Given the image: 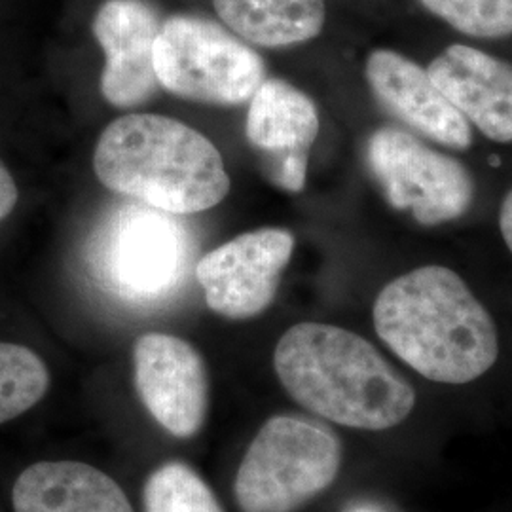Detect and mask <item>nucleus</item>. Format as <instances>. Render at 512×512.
Here are the masks:
<instances>
[{"label":"nucleus","instance_id":"obj_18","mask_svg":"<svg viewBox=\"0 0 512 512\" xmlns=\"http://www.w3.org/2000/svg\"><path fill=\"white\" fill-rule=\"evenodd\" d=\"M433 16L475 38L512 37V0H420Z\"/></svg>","mask_w":512,"mask_h":512},{"label":"nucleus","instance_id":"obj_11","mask_svg":"<svg viewBox=\"0 0 512 512\" xmlns=\"http://www.w3.org/2000/svg\"><path fill=\"white\" fill-rule=\"evenodd\" d=\"M245 133L266 156L270 181L287 192H300L308 177L310 148L319 135V112L310 97L287 80H264L249 101Z\"/></svg>","mask_w":512,"mask_h":512},{"label":"nucleus","instance_id":"obj_16","mask_svg":"<svg viewBox=\"0 0 512 512\" xmlns=\"http://www.w3.org/2000/svg\"><path fill=\"white\" fill-rule=\"evenodd\" d=\"M50 387V370L33 349L0 342V425L35 408Z\"/></svg>","mask_w":512,"mask_h":512},{"label":"nucleus","instance_id":"obj_12","mask_svg":"<svg viewBox=\"0 0 512 512\" xmlns=\"http://www.w3.org/2000/svg\"><path fill=\"white\" fill-rule=\"evenodd\" d=\"M365 74L378 103L404 126L444 147H471V124L442 95L427 69L395 50L380 48L368 55Z\"/></svg>","mask_w":512,"mask_h":512},{"label":"nucleus","instance_id":"obj_10","mask_svg":"<svg viewBox=\"0 0 512 512\" xmlns=\"http://www.w3.org/2000/svg\"><path fill=\"white\" fill-rule=\"evenodd\" d=\"M160 19L147 0H107L93 18V35L105 52L103 97L116 109H133L158 90L154 44Z\"/></svg>","mask_w":512,"mask_h":512},{"label":"nucleus","instance_id":"obj_7","mask_svg":"<svg viewBox=\"0 0 512 512\" xmlns=\"http://www.w3.org/2000/svg\"><path fill=\"white\" fill-rule=\"evenodd\" d=\"M366 164L391 207L421 226L459 219L475 200V179L465 165L403 129H376L366 141Z\"/></svg>","mask_w":512,"mask_h":512},{"label":"nucleus","instance_id":"obj_20","mask_svg":"<svg viewBox=\"0 0 512 512\" xmlns=\"http://www.w3.org/2000/svg\"><path fill=\"white\" fill-rule=\"evenodd\" d=\"M499 230L512 253V188L499 209Z\"/></svg>","mask_w":512,"mask_h":512},{"label":"nucleus","instance_id":"obj_1","mask_svg":"<svg viewBox=\"0 0 512 512\" xmlns=\"http://www.w3.org/2000/svg\"><path fill=\"white\" fill-rule=\"evenodd\" d=\"M372 317L385 346L437 384L475 382L499 355L492 315L446 266H421L389 281Z\"/></svg>","mask_w":512,"mask_h":512},{"label":"nucleus","instance_id":"obj_15","mask_svg":"<svg viewBox=\"0 0 512 512\" xmlns=\"http://www.w3.org/2000/svg\"><path fill=\"white\" fill-rule=\"evenodd\" d=\"M220 21L262 48L308 42L323 31L325 0H213Z\"/></svg>","mask_w":512,"mask_h":512},{"label":"nucleus","instance_id":"obj_14","mask_svg":"<svg viewBox=\"0 0 512 512\" xmlns=\"http://www.w3.org/2000/svg\"><path fill=\"white\" fill-rule=\"evenodd\" d=\"M12 507L14 512H133L116 480L78 461H40L21 471Z\"/></svg>","mask_w":512,"mask_h":512},{"label":"nucleus","instance_id":"obj_3","mask_svg":"<svg viewBox=\"0 0 512 512\" xmlns=\"http://www.w3.org/2000/svg\"><path fill=\"white\" fill-rule=\"evenodd\" d=\"M93 169L109 190L171 215L219 205L230 177L217 147L190 126L160 114H126L101 133Z\"/></svg>","mask_w":512,"mask_h":512},{"label":"nucleus","instance_id":"obj_8","mask_svg":"<svg viewBox=\"0 0 512 512\" xmlns=\"http://www.w3.org/2000/svg\"><path fill=\"white\" fill-rule=\"evenodd\" d=\"M294 251L283 228H260L226 241L196 264L205 304L226 319H251L268 310Z\"/></svg>","mask_w":512,"mask_h":512},{"label":"nucleus","instance_id":"obj_4","mask_svg":"<svg viewBox=\"0 0 512 512\" xmlns=\"http://www.w3.org/2000/svg\"><path fill=\"white\" fill-rule=\"evenodd\" d=\"M342 459V442L329 427L294 414L270 418L239 463V511H302L334 484Z\"/></svg>","mask_w":512,"mask_h":512},{"label":"nucleus","instance_id":"obj_19","mask_svg":"<svg viewBox=\"0 0 512 512\" xmlns=\"http://www.w3.org/2000/svg\"><path fill=\"white\" fill-rule=\"evenodd\" d=\"M19 192L14 177L10 175V171L0 162V220L8 217L16 203H18Z\"/></svg>","mask_w":512,"mask_h":512},{"label":"nucleus","instance_id":"obj_13","mask_svg":"<svg viewBox=\"0 0 512 512\" xmlns=\"http://www.w3.org/2000/svg\"><path fill=\"white\" fill-rule=\"evenodd\" d=\"M427 73L469 124L495 143H512V63L452 44Z\"/></svg>","mask_w":512,"mask_h":512},{"label":"nucleus","instance_id":"obj_6","mask_svg":"<svg viewBox=\"0 0 512 512\" xmlns=\"http://www.w3.org/2000/svg\"><path fill=\"white\" fill-rule=\"evenodd\" d=\"M175 217L143 203L112 211L90 245V262L101 283L135 302L175 291L194 253L188 230Z\"/></svg>","mask_w":512,"mask_h":512},{"label":"nucleus","instance_id":"obj_17","mask_svg":"<svg viewBox=\"0 0 512 512\" xmlns=\"http://www.w3.org/2000/svg\"><path fill=\"white\" fill-rule=\"evenodd\" d=\"M143 505L145 512H224L202 476L179 461L165 463L150 473Z\"/></svg>","mask_w":512,"mask_h":512},{"label":"nucleus","instance_id":"obj_2","mask_svg":"<svg viewBox=\"0 0 512 512\" xmlns=\"http://www.w3.org/2000/svg\"><path fill=\"white\" fill-rule=\"evenodd\" d=\"M277 378L293 401L323 420L387 431L416 406V391L368 340L325 323H298L277 342Z\"/></svg>","mask_w":512,"mask_h":512},{"label":"nucleus","instance_id":"obj_5","mask_svg":"<svg viewBox=\"0 0 512 512\" xmlns=\"http://www.w3.org/2000/svg\"><path fill=\"white\" fill-rule=\"evenodd\" d=\"M158 84L207 105L249 103L266 80L264 59L213 19L177 14L162 21L154 44Z\"/></svg>","mask_w":512,"mask_h":512},{"label":"nucleus","instance_id":"obj_9","mask_svg":"<svg viewBox=\"0 0 512 512\" xmlns=\"http://www.w3.org/2000/svg\"><path fill=\"white\" fill-rule=\"evenodd\" d=\"M135 387L150 416L177 439H190L207 418L209 380L198 349L179 336L148 332L133 348Z\"/></svg>","mask_w":512,"mask_h":512}]
</instances>
